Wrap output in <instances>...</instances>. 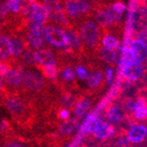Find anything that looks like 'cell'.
I'll list each match as a JSON object with an SVG mask.
<instances>
[{
    "mask_svg": "<svg viewBox=\"0 0 147 147\" xmlns=\"http://www.w3.org/2000/svg\"><path fill=\"white\" fill-rule=\"evenodd\" d=\"M78 35L80 37L82 45H84V51L88 49V54L90 56L97 55L98 49H100V41L102 37V28L99 26L97 23L94 21V19H86V20L81 21L78 26Z\"/></svg>",
    "mask_w": 147,
    "mask_h": 147,
    "instance_id": "6da1fadb",
    "label": "cell"
},
{
    "mask_svg": "<svg viewBox=\"0 0 147 147\" xmlns=\"http://www.w3.org/2000/svg\"><path fill=\"white\" fill-rule=\"evenodd\" d=\"M47 84L40 71L35 70L34 67L23 68L22 93L28 96H34L41 93L47 88Z\"/></svg>",
    "mask_w": 147,
    "mask_h": 147,
    "instance_id": "7a4b0ae2",
    "label": "cell"
},
{
    "mask_svg": "<svg viewBox=\"0 0 147 147\" xmlns=\"http://www.w3.org/2000/svg\"><path fill=\"white\" fill-rule=\"evenodd\" d=\"M41 4L47 10V21H51L52 24L63 28L70 26V21L67 18L63 3L60 0H42Z\"/></svg>",
    "mask_w": 147,
    "mask_h": 147,
    "instance_id": "3957f363",
    "label": "cell"
},
{
    "mask_svg": "<svg viewBox=\"0 0 147 147\" xmlns=\"http://www.w3.org/2000/svg\"><path fill=\"white\" fill-rule=\"evenodd\" d=\"M69 21H79L93 11V4L88 0H65L63 3Z\"/></svg>",
    "mask_w": 147,
    "mask_h": 147,
    "instance_id": "277c9868",
    "label": "cell"
},
{
    "mask_svg": "<svg viewBox=\"0 0 147 147\" xmlns=\"http://www.w3.org/2000/svg\"><path fill=\"white\" fill-rule=\"evenodd\" d=\"M22 15L27 23L45 25L47 22V10L37 0H25Z\"/></svg>",
    "mask_w": 147,
    "mask_h": 147,
    "instance_id": "5b68a950",
    "label": "cell"
},
{
    "mask_svg": "<svg viewBox=\"0 0 147 147\" xmlns=\"http://www.w3.org/2000/svg\"><path fill=\"white\" fill-rule=\"evenodd\" d=\"M88 68L91 70V72H88V78L86 79V88L88 90L90 97H94L99 95L105 86V72L102 71L100 66H96L95 59L93 62H88Z\"/></svg>",
    "mask_w": 147,
    "mask_h": 147,
    "instance_id": "8992f818",
    "label": "cell"
},
{
    "mask_svg": "<svg viewBox=\"0 0 147 147\" xmlns=\"http://www.w3.org/2000/svg\"><path fill=\"white\" fill-rule=\"evenodd\" d=\"M43 35L45 42L47 44L54 47L55 49L69 53L68 47H67L65 29L63 27H60V26H57L54 24H45L44 25Z\"/></svg>",
    "mask_w": 147,
    "mask_h": 147,
    "instance_id": "52a82bcc",
    "label": "cell"
},
{
    "mask_svg": "<svg viewBox=\"0 0 147 147\" xmlns=\"http://www.w3.org/2000/svg\"><path fill=\"white\" fill-rule=\"evenodd\" d=\"M26 27H27V31L24 35V39L27 43V47L34 51L45 47L47 42L43 35L44 25L27 23Z\"/></svg>",
    "mask_w": 147,
    "mask_h": 147,
    "instance_id": "ba28073f",
    "label": "cell"
},
{
    "mask_svg": "<svg viewBox=\"0 0 147 147\" xmlns=\"http://www.w3.org/2000/svg\"><path fill=\"white\" fill-rule=\"evenodd\" d=\"M145 73V68L142 66V64L137 63L135 61L129 62L123 66L119 67V78L123 80L131 81H138Z\"/></svg>",
    "mask_w": 147,
    "mask_h": 147,
    "instance_id": "9c48e42d",
    "label": "cell"
},
{
    "mask_svg": "<svg viewBox=\"0 0 147 147\" xmlns=\"http://www.w3.org/2000/svg\"><path fill=\"white\" fill-rule=\"evenodd\" d=\"M94 21L103 29H107L118 24L115 16L111 10L110 6H101L94 11Z\"/></svg>",
    "mask_w": 147,
    "mask_h": 147,
    "instance_id": "30bf717a",
    "label": "cell"
},
{
    "mask_svg": "<svg viewBox=\"0 0 147 147\" xmlns=\"http://www.w3.org/2000/svg\"><path fill=\"white\" fill-rule=\"evenodd\" d=\"M125 116L121 104L119 101H110L105 108V117L110 123H117L123 121Z\"/></svg>",
    "mask_w": 147,
    "mask_h": 147,
    "instance_id": "8fae6325",
    "label": "cell"
},
{
    "mask_svg": "<svg viewBox=\"0 0 147 147\" xmlns=\"http://www.w3.org/2000/svg\"><path fill=\"white\" fill-rule=\"evenodd\" d=\"M132 53L133 59L137 63L142 64L146 60L147 55V47H146V41L141 40L139 38H133L129 44Z\"/></svg>",
    "mask_w": 147,
    "mask_h": 147,
    "instance_id": "7c38bea8",
    "label": "cell"
},
{
    "mask_svg": "<svg viewBox=\"0 0 147 147\" xmlns=\"http://www.w3.org/2000/svg\"><path fill=\"white\" fill-rule=\"evenodd\" d=\"M35 60L36 67L56 65V55L52 49L45 47L35 51Z\"/></svg>",
    "mask_w": 147,
    "mask_h": 147,
    "instance_id": "4fadbf2b",
    "label": "cell"
},
{
    "mask_svg": "<svg viewBox=\"0 0 147 147\" xmlns=\"http://www.w3.org/2000/svg\"><path fill=\"white\" fill-rule=\"evenodd\" d=\"M92 98L93 97H86L84 95L77 97L73 107L74 114H75L76 117L78 118L84 117V116L86 115V113L91 110L92 105H93Z\"/></svg>",
    "mask_w": 147,
    "mask_h": 147,
    "instance_id": "5bb4252c",
    "label": "cell"
},
{
    "mask_svg": "<svg viewBox=\"0 0 147 147\" xmlns=\"http://www.w3.org/2000/svg\"><path fill=\"white\" fill-rule=\"evenodd\" d=\"M9 36V42H10V49H11V59L18 60L22 56L24 51L27 49V43L25 41L24 36L13 34L8 35Z\"/></svg>",
    "mask_w": 147,
    "mask_h": 147,
    "instance_id": "9a60e30c",
    "label": "cell"
},
{
    "mask_svg": "<svg viewBox=\"0 0 147 147\" xmlns=\"http://www.w3.org/2000/svg\"><path fill=\"white\" fill-rule=\"evenodd\" d=\"M146 125H133L127 131V140L131 143H141L146 137Z\"/></svg>",
    "mask_w": 147,
    "mask_h": 147,
    "instance_id": "2e32d148",
    "label": "cell"
},
{
    "mask_svg": "<svg viewBox=\"0 0 147 147\" xmlns=\"http://www.w3.org/2000/svg\"><path fill=\"white\" fill-rule=\"evenodd\" d=\"M132 116L135 118L137 121H144L147 116V107H146V99L145 97L138 96L136 98L135 105L133 109Z\"/></svg>",
    "mask_w": 147,
    "mask_h": 147,
    "instance_id": "e0dca14e",
    "label": "cell"
},
{
    "mask_svg": "<svg viewBox=\"0 0 147 147\" xmlns=\"http://www.w3.org/2000/svg\"><path fill=\"white\" fill-rule=\"evenodd\" d=\"M79 123L78 117H68L67 119L63 120L60 125H58V130H59L60 135L62 136H69L77 129Z\"/></svg>",
    "mask_w": 147,
    "mask_h": 147,
    "instance_id": "ac0fdd59",
    "label": "cell"
},
{
    "mask_svg": "<svg viewBox=\"0 0 147 147\" xmlns=\"http://www.w3.org/2000/svg\"><path fill=\"white\" fill-rule=\"evenodd\" d=\"M114 131H115V129L112 125L106 123V121H103V123H100L97 130L93 134L99 141H107L113 135Z\"/></svg>",
    "mask_w": 147,
    "mask_h": 147,
    "instance_id": "d6986e66",
    "label": "cell"
},
{
    "mask_svg": "<svg viewBox=\"0 0 147 147\" xmlns=\"http://www.w3.org/2000/svg\"><path fill=\"white\" fill-rule=\"evenodd\" d=\"M99 125H100V121L98 120V118L96 117L93 113H90L86 117L82 125H80L79 134H81V135H84V134H93L97 130Z\"/></svg>",
    "mask_w": 147,
    "mask_h": 147,
    "instance_id": "ffe728a7",
    "label": "cell"
},
{
    "mask_svg": "<svg viewBox=\"0 0 147 147\" xmlns=\"http://www.w3.org/2000/svg\"><path fill=\"white\" fill-rule=\"evenodd\" d=\"M97 57L101 61L105 62L109 65H114L117 62V53L115 49H107V47H100L97 52Z\"/></svg>",
    "mask_w": 147,
    "mask_h": 147,
    "instance_id": "44dd1931",
    "label": "cell"
},
{
    "mask_svg": "<svg viewBox=\"0 0 147 147\" xmlns=\"http://www.w3.org/2000/svg\"><path fill=\"white\" fill-rule=\"evenodd\" d=\"M11 59L9 36L7 34L0 35V61L7 62Z\"/></svg>",
    "mask_w": 147,
    "mask_h": 147,
    "instance_id": "7402d4cb",
    "label": "cell"
},
{
    "mask_svg": "<svg viewBox=\"0 0 147 147\" xmlns=\"http://www.w3.org/2000/svg\"><path fill=\"white\" fill-rule=\"evenodd\" d=\"M119 43L120 40L116 37V35L112 34L110 32H105V33L102 34L100 44H102L103 47H107V49H117L119 47Z\"/></svg>",
    "mask_w": 147,
    "mask_h": 147,
    "instance_id": "603a6c76",
    "label": "cell"
},
{
    "mask_svg": "<svg viewBox=\"0 0 147 147\" xmlns=\"http://www.w3.org/2000/svg\"><path fill=\"white\" fill-rule=\"evenodd\" d=\"M110 8L113 13H114V16H115L117 22H121L125 12H127V4L123 3V1H115V2L110 5Z\"/></svg>",
    "mask_w": 147,
    "mask_h": 147,
    "instance_id": "cb8c5ba5",
    "label": "cell"
},
{
    "mask_svg": "<svg viewBox=\"0 0 147 147\" xmlns=\"http://www.w3.org/2000/svg\"><path fill=\"white\" fill-rule=\"evenodd\" d=\"M37 69L47 79L55 80L58 77V67H57V65H52V66H37Z\"/></svg>",
    "mask_w": 147,
    "mask_h": 147,
    "instance_id": "d4e9b609",
    "label": "cell"
},
{
    "mask_svg": "<svg viewBox=\"0 0 147 147\" xmlns=\"http://www.w3.org/2000/svg\"><path fill=\"white\" fill-rule=\"evenodd\" d=\"M9 7L10 13L12 15H20L22 13L23 6H24L25 0H5Z\"/></svg>",
    "mask_w": 147,
    "mask_h": 147,
    "instance_id": "484cf974",
    "label": "cell"
},
{
    "mask_svg": "<svg viewBox=\"0 0 147 147\" xmlns=\"http://www.w3.org/2000/svg\"><path fill=\"white\" fill-rule=\"evenodd\" d=\"M3 147H29L27 143H25L24 140H20L16 136H12L10 138L4 140Z\"/></svg>",
    "mask_w": 147,
    "mask_h": 147,
    "instance_id": "4316f807",
    "label": "cell"
},
{
    "mask_svg": "<svg viewBox=\"0 0 147 147\" xmlns=\"http://www.w3.org/2000/svg\"><path fill=\"white\" fill-rule=\"evenodd\" d=\"M75 75L77 76V78L79 79V80H86V78H88V67H86L84 65H82V64H79V65H76L75 66Z\"/></svg>",
    "mask_w": 147,
    "mask_h": 147,
    "instance_id": "83f0119b",
    "label": "cell"
},
{
    "mask_svg": "<svg viewBox=\"0 0 147 147\" xmlns=\"http://www.w3.org/2000/svg\"><path fill=\"white\" fill-rule=\"evenodd\" d=\"M9 15H10V10L6 1H1L0 2V21L7 19Z\"/></svg>",
    "mask_w": 147,
    "mask_h": 147,
    "instance_id": "f1b7e54d",
    "label": "cell"
},
{
    "mask_svg": "<svg viewBox=\"0 0 147 147\" xmlns=\"http://www.w3.org/2000/svg\"><path fill=\"white\" fill-rule=\"evenodd\" d=\"M68 117H70V111H69V109H67V108L62 107L57 111V119L65 120Z\"/></svg>",
    "mask_w": 147,
    "mask_h": 147,
    "instance_id": "f546056e",
    "label": "cell"
},
{
    "mask_svg": "<svg viewBox=\"0 0 147 147\" xmlns=\"http://www.w3.org/2000/svg\"><path fill=\"white\" fill-rule=\"evenodd\" d=\"M113 74H114V71H113V68H112V67H108V68H106V71H105V80H106V84H107L108 86H110V84H112Z\"/></svg>",
    "mask_w": 147,
    "mask_h": 147,
    "instance_id": "4dcf8cb0",
    "label": "cell"
},
{
    "mask_svg": "<svg viewBox=\"0 0 147 147\" xmlns=\"http://www.w3.org/2000/svg\"><path fill=\"white\" fill-rule=\"evenodd\" d=\"M3 90V84H2V78H1V76H0V92Z\"/></svg>",
    "mask_w": 147,
    "mask_h": 147,
    "instance_id": "1f68e13d",
    "label": "cell"
},
{
    "mask_svg": "<svg viewBox=\"0 0 147 147\" xmlns=\"http://www.w3.org/2000/svg\"><path fill=\"white\" fill-rule=\"evenodd\" d=\"M68 147H80V146H79L78 143H73V144L70 145V146H68Z\"/></svg>",
    "mask_w": 147,
    "mask_h": 147,
    "instance_id": "d6a6232c",
    "label": "cell"
}]
</instances>
